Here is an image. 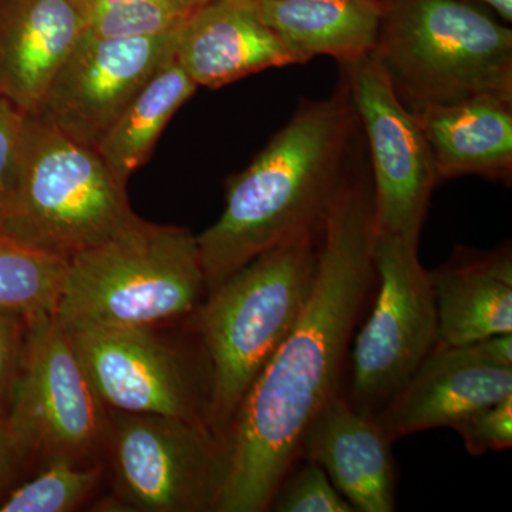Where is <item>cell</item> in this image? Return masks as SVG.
I'll list each match as a JSON object with an SVG mask.
<instances>
[{
    "label": "cell",
    "mask_w": 512,
    "mask_h": 512,
    "mask_svg": "<svg viewBox=\"0 0 512 512\" xmlns=\"http://www.w3.org/2000/svg\"><path fill=\"white\" fill-rule=\"evenodd\" d=\"M308 302L251 384L221 443L214 511L264 512L303 436L338 389L353 330L375 284L373 191L343 177L330 204Z\"/></svg>",
    "instance_id": "cell-1"
},
{
    "label": "cell",
    "mask_w": 512,
    "mask_h": 512,
    "mask_svg": "<svg viewBox=\"0 0 512 512\" xmlns=\"http://www.w3.org/2000/svg\"><path fill=\"white\" fill-rule=\"evenodd\" d=\"M352 117L346 86L328 99L303 100L254 161L228 178L221 217L197 237L207 293L262 252L322 231L343 178Z\"/></svg>",
    "instance_id": "cell-2"
},
{
    "label": "cell",
    "mask_w": 512,
    "mask_h": 512,
    "mask_svg": "<svg viewBox=\"0 0 512 512\" xmlns=\"http://www.w3.org/2000/svg\"><path fill=\"white\" fill-rule=\"evenodd\" d=\"M205 296L197 235L134 214L69 258L55 316L64 326L161 328L195 313Z\"/></svg>",
    "instance_id": "cell-3"
},
{
    "label": "cell",
    "mask_w": 512,
    "mask_h": 512,
    "mask_svg": "<svg viewBox=\"0 0 512 512\" xmlns=\"http://www.w3.org/2000/svg\"><path fill=\"white\" fill-rule=\"evenodd\" d=\"M316 269V238L285 242L228 276L195 311L211 367L208 429L220 444L249 387L298 322Z\"/></svg>",
    "instance_id": "cell-4"
},
{
    "label": "cell",
    "mask_w": 512,
    "mask_h": 512,
    "mask_svg": "<svg viewBox=\"0 0 512 512\" xmlns=\"http://www.w3.org/2000/svg\"><path fill=\"white\" fill-rule=\"evenodd\" d=\"M372 53L409 109L512 101V30L467 0H386Z\"/></svg>",
    "instance_id": "cell-5"
},
{
    "label": "cell",
    "mask_w": 512,
    "mask_h": 512,
    "mask_svg": "<svg viewBox=\"0 0 512 512\" xmlns=\"http://www.w3.org/2000/svg\"><path fill=\"white\" fill-rule=\"evenodd\" d=\"M133 215L127 187L97 150L29 114L18 187L0 238L69 259L106 241Z\"/></svg>",
    "instance_id": "cell-6"
},
{
    "label": "cell",
    "mask_w": 512,
    "mask_h": 512,
    "mask_svg": "<svg viewBox=\"0 0 512 512\" xmlns=\"http://www.w3.org/2000/svg\"><path fill=\"white\" fill-rule=\"evenodd\" d=\"M28 460L101 463L109 410L94 392L55 313L29 316L8 417L3 424Z\"/></svg>",
    "instance_id": "cell-7"
},
{
    "label": "cell",
    "mask_w": 512,
    "mask_h": 512,
    "mask_svg": "<svg viewBox=\"0 0 512 512\" xmlns=\"http://www.w3.org/2000/svg\"><path fill=\"white\" fill-rule=\"evenodd\" d=\"M419 241L377 234L373 264L379 289L353 346V403L376 416L439 343L436 303Z\"/></svg>",
    "instance_id": "cell-8"
},
{
    "label": "cell",
    "mask_w": 512,
    "mask_h": 512,
    "mask_svg": "<svg viewBox=\"0 0 512 512\" xmlns=\"http://www.w3.org/2000/svg\"><path fill=\"white\" fill-rule=\"evenodd\" d=\"M63 328L107 409L177 417L208 429L211 367L205 350L188 352L158 328Z\"/></svg>",
    "instance_id": "cell-9"
},
{
    "label": "cell",
    "mask_w": 512,
    "mask_h": 512,
    "mask_svg": "<svg viewBox=\"0 0 512 512\" xmlns=\"http://www.w3.org/2000/svg\"><path fill=\"white\" fill-rule=\"evenodd\" d=\"M107 410L113 498L124 511H214L221 444L207 427L161 414Z\"/></svg>",
    "instance_id": "cell-10"
},
{
    "label": "cell",
    "mask_w": 512,
    "mask_h": 512,
    "mask_svg": "<svg viewBox=\"0 0 512 512\" xmlns=\"http://www.w3.org/2000/svg\"><path fill=\"white\" fill-rule=\"evenodd\" d=\"M343 67L372 157L375 231L419 241L431 192L439 184L419 120L373 53Z\"/></svg>",
    "instance_id": "cell-11"
},
{
    "label": "cell",
    "mask_w": 512,
    "mask_h": 512,
    "mask_svg": "<svg viewBox=\"0 0 512 512\" xmlns=\"http://www.w3.org/2000/svg\"><path fill=\"white\" fill-rule=\"evenodd\" d=\"M180 30L146 37L84 33L33 116L97 150L144 84L174 59Z\"/></svg>",
    "instance_id": "cell-12"
},
{
    "label": "cell",
    "mask_w": 512,
    "mask_h": 512,
    "mask_svg": "<svg viewBox=\"0 0 512 512\" xmlns=\"http://www.w3.org/2000/svg\"><path fill=\"white\" fill-rule=\"evenodd\" d=\"M512 394V333L448 346L437 343L376 419L394 441L458 421Z\"/></svg>",
    "instance_id": "cell-13"
},
{
    "label": "cell",
    "mask_w": 512,
    "mask_h": 512,
    "mask_svg": "<svg viewBox=\"0 0 512 512\" xmlns=\"http://www.w3.org/2000/svg\"><path fill=\"white\" fill-rule=\"evenodd\" d=\"M89 23L90 0H0V96L35 114Z\"/></svg>",
    "instance_id": "cell-14"
},
{
    "label": "cell",
    "mask_w": 512,
    "mask_h": 512,
    "mask_svg": "<svg viewBox=\"0 0 512 512\" xmlns=\"http://www.w3.org/2000/svg\"><path fill=\"white\" fill-rule=\"evenodd\" d=\"M175 62L197 86L220 89L295 64L259 12L258 0H207L181 26Z\"/></svg>",
    "instance_id": "cell-15"
},
{
    "label": "cell",
    "mask_w": 512,
    "mask_h": 512,
    "mask_svg": "<svg viewBox=\"0 0 512 512\" xmlns=\"http://www.w3.org/2000/svg\"><path fill=\"white\" fill-rule=\"evenodd\" d=\"M393 441L373 414L335 394L303 436L302 454L326 471L340 494L359 512L396 510Z\"/></svg>",
    "instance_id": "cell-16"
},
{
    "label": "cell",
    "mask_w": 512,
    "mask_h": 512,
    "mask_svg": "<svg viewBox=\"0 0 512 512\" xmlns=\"http://www.w3.org/2000/svg\"><path fill=\"white\" fill-rule=\"evenodd\" d=\"M413 113L439 183L464 175L511 183L512 101L480 96L419 107Z\"/></svg>",
    "instance_id": "cell-17"
},
{
    "label": "cell",
    "mask_w": 512,
    "mask_h": 512,
    "mask_svg": "<svg viewBox=\"0 0 512 512\" xmlns=\"http://www.w3.org/2000/svg\"><path fill=\"white\" fill-rule=\"evenodd\" d=\"M439 343L468 345L512 333L511 252L456 256L429 272Z\"/></svg>",
    "instance_id": "cell-18"
},
{
    "label": "cell",
    "mask_w": 512,
    "mask_h": 512,
    "mask_svg": "<svg viewBox=\"0 0 512 512\" xmlns=\"http://www.w3.org/2000/svg\"><path fill=\"white\" fill-rule=\"evenodd\" d=\"M258 6L295 64L318 56L343 64L373 52L386 0H258Z\"/></svg>",
    "instance_id": "cell-19"
},
{
    "label": "cell",
    "mask_w": 512,
    "mask_h": 512,
    "mask_svg": "<svg viewBox=\"0 0 512 512\" xmlns=\"http://www.w3.org/2000/svg\"><path fill=\"white\" fill-rule=\"evenodd\" d=\"M197 87L174 57L128 103L97 147L101 160L123 187L146 163L168 121Z\"/></svg>",
    "instance_id": "cell-20"
},
{
    "label": "cell",
    "mask_w": 512,
    "mask_h": 512,
    "mask_svg": "<svg viewBox=\"0 0 512 512\" xmlns=\"http://www.w3.org/2000/svg\"><path fill=\"white\" fill-rule=\"evenodd\" d=\"M67 261L0 238V312L55 313Z\"/></svg>",
    "instance_id": "cell-21"
},
{
    "label": "cell",
    "mask_w": 512,
    "mask_h": 512,
    "mask_svg": "<svg viewBox=\"0 0 512 512\" xmlns=\"http://www.w3.org/2000/svg\"><path fill=\"white\" fill-rule=\"evenodd\" d=\"M103 474V464L86 466L53 458L36 477L9 491L0 503V512L76 511L99 487Z\"/></svg>",
    "instance_id": "cell-22"
},
{
    "label": "cell",
    "mask_w": 512,
    "mask_h": 512,
    "mask_svg": "<svg viewBox=\"0 0 512 512\" xmlns=\"http://www.w3.org/2000/svg\"><path fill=\"white\" fill-rule=\"evenodd\" d=\"M201 0H90L87 32L101 37H146L181 28Z\"/></svg>",
    "instance_id": "cell-23"
},
{
    "label": "cell",
    "mask_w": 512,
    "mask_h": 512,
    "mask_svg": "<svg viewBox=\"0 0 512 512\" xmlns=\"http://www.w3.org/2000/svg\"><path fill=\"white\" fill-rule=\"evenodd\" d=\"M269 510L276 512H353L352 505L318 464L293 466L279 484Z\"/></svg>",
    "instance_id": "cell-24"
},
{
    "label": "cell",
    "mask_w": 512,
    "mask_h": 512,
    "mask_svg": "<svg viewBox=\"0 0 512 512\" xmlns=\"http://www.w3.org/2000/svg\"><path fill=\"white\" fill-rule=\"evenodd\" d=\"M29 114L0 96V221L18 187Z\"/></svg>",
    "instance_id": "cell-25"
},
{
    "label": "cell",
    "mask_w": 512,
    "mask_h": 512,
    "mask_svg": "<svg viewBox=\"0 0 512 512\" xmlns=\"http://www.w3.org/2000/svg\"><path fill=\"white\" fill-rule=\"evenodd\" d=\"M471 456L503 451L512 446V394L468 414L453 427Z\"/></svg>",
    "instance_id": "cell-26"
},
{
    "label": "cell",
    "mask_w": 512,
    "mask_h": 512,
    "mask_svg": "<svg viewBox=\"0 0 512 512\" xmlns=\"http://www.w3.org/2000/svg\"><path fill=\"white\" fill-rule=\"evenodd\" d=\"M26 330L28 316L0 312V427L8 417Z\"/></svg>",
    "instance_id": "cell-27"
},
{
    "label": "cell",
    "mask_w": 512,
    "mask_h": 512,
    "mask_svg": "<svg viewBox=\"0 0 512 512\" xmlns=\"http://www.w3.org/2000/svg\"><path fill=\"white\" fill-rule=\"evenodd\" d=\"M28 461L5 427H0V494L12 484L20 468L26 466Z\"/></svg>",
    "instance_id": "cell-28"
},
{
    "label": "cell",
    "mask_w": 512,
    "mask_h": 512,
    "mask_svg": "<svg viewBox=\"0 0 512 512\" xmlns=\"http://www.w3.org/2000/svg\"><path fill=\"white\" fill-rule=\"evenodd\" d=\"M471 3H481L494 10L504 23L512 22V0H467Z\"/></svg>",
    "instance_id": "cell-29"
},
{
    "label": "cell",
    "mask_w": 512,
    "mask_h": 512,
    "mask_svg": "<svg viewBox=\"0 0 512 512\" xmlns=\"http://www.w3.org/2000/svg\"><path fill=\"white\" fill-rule=\"evenodd\" d=\"M201 2H207V0H201Z\"/></svg>",
    "instance_id": "cell-30"
}]
</instances>
